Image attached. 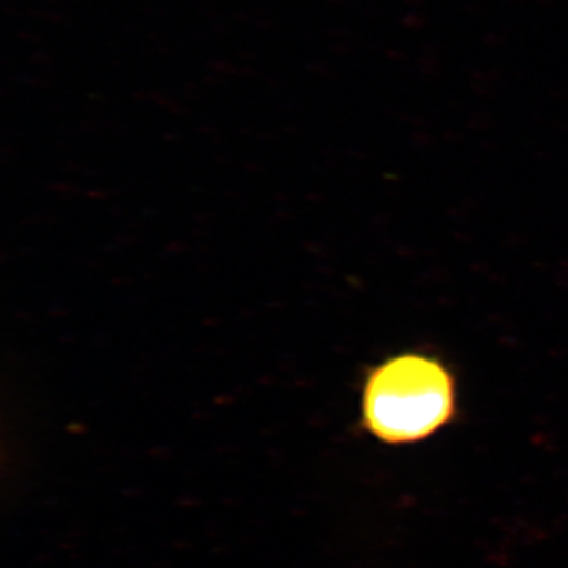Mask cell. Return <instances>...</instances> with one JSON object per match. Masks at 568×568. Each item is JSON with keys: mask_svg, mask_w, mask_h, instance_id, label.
Listing matches in <instances>:
<instances>
[{"mask_svg": "<svg viewBox=\"0 0 568 568\" xmlns=\"http://www.w3.org/2000/svg\"><path fill=\"white\" fill-rule=\"evenodd\" d=\"M455 413V377L439 358L420 353L398 354L366 373L362 425L383 443L426 439L446 426Z\"/></svg>", "mask_w": 568, "mask_h": 568, "instance_id": "6da1fadb", "label": "cell"}]
</instances>
